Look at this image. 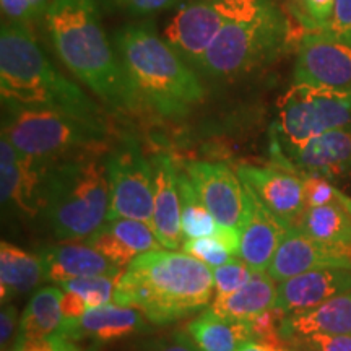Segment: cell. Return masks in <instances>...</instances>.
<instances>
[{
	"label": "cell",
	"instance_id": "5bb4252c",
	"mask_svg": "<svg viewBox=\"0 0 351 351\" xmlns=\"http://www.w3.org/2000/svg\"><path fill=\"white\" fill-rule=\"evenodd\" d=\"M324 269L351 270V245L320 243L296 228H288L267 271L280 283L306 271Z\"/></svg>",
	"mask_w": 351,
	"mask_h": 351
},
{
	"label": "cell",
	"instance_id": "74e56055",
	"mask_svg": "<svg viewBox=\"0 0 351 351\" xmlns=\"http://www.w3.org/2000/svg\"><path fill=\"white\" fill-rule=\"evenodd\" d=\"M322 32L351 44V0H335L332 19Z\"/></svg>",
	"mask_w": 351,
	"mask_h": 351
},
{
	"label": "cell",
	"instance_id": "7c38bea8",
	"mask_svg": "<svg viewBox=\"0 0 351 351\" xmlns=\"http://www.w3.org/2000/svg\"><path fill=\"white\" fill-rule=\"evenodd\" d=\"M184 171L218 225L241 230L247 213V191L238 173L225 163L208 161H191Z\"/></svg>",
	"mask_w": 351,
	"mask_h": 351
},
{
	"label": "cell",
	"instance_id": "44dd1931",
	"mask_svg": "<svg viewBox=\"0 0 351 351\" xmlns=\"http://www.w3.org/2000/svg\"><path fill=\"white\" fill-rule=\"evenodd\" d=\"M314 335H351V293L283 319L282 337L289 345Z\"/></svg>",
	"mask_w": 351,
	"mask_h": 351
},
{
	"label": "cell",
	"instance_id": "d590c367",
	"mask_svg": "<svg viewBox=\"0 0 351 351\" xmlns=\"http://www.w3.org/2000/svg\"><path fill=\"white\" fill-rule=\"evenodd\" d=\"M10 351H82L75 341L62 335H51L44 339H20L16 337Z\"/></svg>",
	"mask_w": 351,
	"mask_h": 351
},
{
	"label": "cell",
	"instance_id": "52a82bcc",
	"mask_svg": "<svg viewBox=\"0 0 351 351\" xmlns=\"http://www.w3.org/2000/svg\"><path fill=\"white\" fill-rule=\"evenodd\" d=\"M2 134L21 155L54 163L64 158L101 153L109 132L104 122L88 121L56 109H7Z\"/></svg>",
	"mask_w": 351,
	"mask_h": 351
},
{
	"label": "cell",
	"instance_id": "30bf717a",
	"mask_svg": "<svg viewBox=\"0 0 351 351\" xmlns=\"http://www.w3.org/2000/svg\"><path fill=\"white\" fill-rule=\"evenodd\" d=\"M254 0H194L171 16L163 32L165 41L197 69L215 39L232 19Z\"/></svg>",
	"mask_w": 351,
	"mask_h": 351
},
{
	"label": "cell",
	"instance_id": "7bdbcfd3",
	"mask_svg": "<svg viewBox=\"0 0 351 351\" xmlns=\"http://www.w3.org/2000/svg\"><path fill=\"white\" fill-rule=\"evenodd\" d=\"M241 351H298L296 348H293L291 345H285V346H270V345H262L257 343V341H249L243 346Z\"/></svg>",
	"mask_w": 351,
	"mask_h": 351
},
{
	"label": "cell",
	"instance_id": "f546056e",
	"mask_svg": "<svg viewBox=\"0 0 351 351\" xmlns=\"http://www.w3.org/2000/svg\"><path fill=\"white\" fill-rule=\"evenodd\" d=\"M215 298H225L236 293L251 280L254 270L241 257H231L223 265L212 270Z\"/></svg>",
	"mask_w": 351,
	"mask_h": 351
},
{
	"label": "cell",
	"instance_id": "ac0fdd59",
	"mask_svg": "<svg viewBox=\"0 0 351 351\" xmlns=\"http://www.w3.org/2000/svg\"><path fill=\"white\" fill-rule=\"evenodd\" d=\"M155 173V205L152 228L165 249L182 247L181 195H179V169L173 158L160 153L152 160Z\"/></svg>",
	"mask_w": 351,
	"mask_h": 351
},
{
	"label": "cell",
	"instance_id": "ee69618b",
	"mask_svg": "<svg viewBox=\"0 0 351 351\" xmlns=\"http://www.w3.org/2000/svg\"><path fill=\"white\" fill-rule=\"evenodd\" d=\"M52 2H54V0H32V3H33V7H34V12H36V15H38L39 20L46 19L47 10H49V8H51Z\"/></svg>",
	"mask_w": 351,
	"mask_h": 351
},
{
	"label": "cell",
	"instance_id": "1f68e13d",
	"mask_svg": "<svg viewBox=\"0 0 351 351\" xmlns=\"http://www.w3.org/2000/svg\"><path fill=\"white\" fill-rule=\"evenodd\" d=\"M181 249L182 252L191 254V256H194L199 258V261L207 263L212 270L217 269L219 265H223V263H226L231 257H234L225 245L219 243L217 236L213 234L205 236V238L184 241Z\"/></svg>",
	"mask_w": 351,
	"mask_h": 351
},
{
	"label": "cell",
	"instance_id": "e0dca14e",
	"mask_svg": "<svg viewBox=\"0 0 351 351\" xmlns=\"http://www.w3.org/2000/svg\"><path fill=\"white\" fill-rule=\"evenodd\" d=\"M345 293H351V270L324 269L306 271L278 283L276 309L285 315L302 313Z\"/></svg>",
	"mask_w": 351,
	"mask_h": 351
},
{
	"label": "cell",
	"instance_id": "7a4b0ae2",
	"mask_svg": "<svg viewBox=\"0 0 351 351\" xmlns=\"http://www.w3.org/2000/svg\"><path fill=\"white\" fill-rule=\"evenodd\" d=\"M44 21L57 56L78 80L116 111L138 108L93 0H54Z\"/></svg>",
	"mask_w": 351,
	"mask_h": 351
},
{
	"label": "cell",
	"instance_id": "d6986e66",
	"mask_svg": "<svg viewBox=\"0 0 351 351\" xmlns=\"http://www.w3.org/2000/svg\"><path fill=\"white\" fill-rule=\"evenodd\" d=\"M287 231L288 226L247 191V213L239 230V257L254 271L269 269Z\"/></svg>",
	"mask_w": 351,
	"mask_h": 351
},
{
	"label": "cell",
	"instance_id": "7402d4cb",
	"mask_svg": "<svg viewBox=\"0 0 351 351\" xmlns=\"http://www.w3.org/2000/svg\"><path fill=\"white\" fill-rule=\"evenodd\" d=\"M276 300H278V283L267 270H256L243 288L230 296L215 298L208 309L221 317L249 322L257 315L275 309Z\"/></svg>",
	"mask_w": 351,
	"mask_h": 351
},
{
	"label": "cell",
	"instance_id": "836d02e7",
	"mask_svg": "<svg viewBox=\"0 0 351 351\" xmlns=\"http://www.w3.org/2000/svg\"><path fill=\"white\" fill-rule=\"evenodd\" d=\"M127 351H200L187 332L173 330L169 333L143 339Z\"/></svg>",
	"mask_w": 351,
	"mask_h": 351
},
{
	"label": "cell",
	"instance_id": "cb8c5ba5",
	"mask_svg": "<svg viewBox=\"0 0 351 351\" xmlns=\"http://www.w3.org/2000/svg\"><path fill=\"white\" fill-rule=\"evenodd\" d=\"M187 333L200 351H241L252 341L249 322L221 317L210 309L189 324Z\"/></svg>",
	"mask_w": 351,
	"mask_h": 351
},
{
	"label": "cell",
	"instance_id": "f35d334b",
	"mask_svg": "<svg viewBox=\"0 0 351 351\" xmlns=\"http://www.w3.org/2000/svg\"><path fill=\"white\" fill-rule=\"evenodd\" d=\"M0 5H2L3 19H7L3 21L25 25L28 28L29 25L39 21L32 0H0Z\"/></svg>",
	"mask_w": 351,
	"mask_h": 351
},
{
	"label": "cell",
	"instance_id": "ffe728a7",
	"mask_svg": "<svg viewBox=\"0 0 351 351\" xmlns=\"http://www.w3.org/2000/svg\"><path fill=\"white\" fill-rule=\"evenodd\" d=\"M38 254L47 280L56 285L82 276L117 275L125 269L116 265L85 241H62V244L47 245Z\"/></svg>",
	"mask_w": 351,
	"mask_h": 351
},
{
	"label": "cell",
	"instance_id": "83f0119b",
	"mask_svg": "<svg viewBox=\"0 0 351 351\" xmlns=\"http://www.w3.org/2000/svg\"><path fill=\"white\" fill-rule=\"evenodd\" d=\"M121 274L82 276V278L67 280V282L56 285V287L64 289V291L75 293V295L80 296L82 300L86 302V306L91 309V307L109 304V302L114 301V293H116Z\"/></svg>",
	"mask_w": 351,
	"mask_h": 351
},
{
	"label": "cell",
	"instance_id": "3957f363",
	"mask_svg": "<svg viewBox=\"0 0 351 351\" xmlns=\"http://www.w3.org/2000/svg\"><path fill=\"white\" fill-rule=\"evenodd\" d=\"M114 43L138 108L176 119L204 101L199 77L153 28L125 26L116 33Z\"/></svg>",
	"mask_w": 351,
	"mask_h": 351
},
{
	"label": "cell",
	"instance_id": "b9f144b4",
	"mask_svg": "<svg viewBox=\"0 0 351 351\" xmlns=\"http://www.w3.org/2000/svg\"><path fill=\"white\" fill-rule=\"evenodd\" d=\"M90 307L86 306V302L82 300L80 296L75 295V293H70V291H64L62 296V314H64V322L67 320H75L78 317H82L83 314Z\"/></svg>",
	"mask_w": 351,
	"mask_h": 351
},
{
	"label": "cell",
	"instance_id": "8992f818",
	"mask_svg": "<svg viewBox=\"0 0 351 351\" xmlns=\"http://www.w3.org/2000/svg\"><path fill=\"white\" fill-rule=\"evenodd\" d=\"M288 38V19L275 0H254L225 25L197 69L213 80H236L275 59Z\"/></svg>",
	"mask_w": 351,
	"mask_h": 351
},
{
	"label": "cell",
	"instance_id": "8d00e7d4",
	"mask_svg": "<svg viewBox=\"0 0 351 351\" xmlns=\"http://www.w3.org/2000/svg\"><path fill=\"white\" fill-rule=\"evenodd\" d=\"M298 351H351V335H314L291 343Z\"/></svg>",
	"mask_w": 351,
	"mask_h": 351
},
{
	"label": "cell",
	"instance_id": "5b68a950",
	"mask_svg": "<svg viewBox=\"0 0 351 351\" xmlns=\"http://www.w3.org/2000/svg\"><path fill=\"white\" fill-rule=\"evenodd\" d=\"M39 213L59 241H85L106 225V158L86 153L51 163L44 176Z\"/></svg>",
	"mask_w": 351,
	"mask_h": 351
},
{
	"label": "cell",
	"instance_id": "2e32d148",
	"mask_svg": "<svg viewBox=\"0 0 351 351\" xmlns=\"http://www.w3.org/2000/svg\"><path fill=\"white\" fill-rule=\"evenodd\" d=\"M278 166L328 181L351 173V125L328 130L280 160Z\"/></svg>",
	"mask_w": 351,
	"mask_h": 351
},
{
	"label": "cell",
	"instance_id": "9a60e30c",
	"mask_svg": "<svg viewBox=\"0 0 351 351\" xmlns=\"http://www.w3.org/2000/svg\"><path fill=\"white\" fill-rule=\"evenodd\" d=\"M148 324L150 322L135 307L109 302L91 307L75 320L64 322L57 335H62L72 341L86 339L95 341L96 345H104L140 335L148 330Z\"/></svg>",
	"mask_w": 351,
	"mask_h": 351
},
{
	"label": "cell",
	"instance_id": "9c48e42d",
	"mask_svg": "<svg viewBox=\"0 0 351 351\" xmlns=\"http://www.w3.org/2000/svg\"><path fill=\"white\" fill-rule=\"evenodd\" d=\"M109 182L108 221L130 218L152 225L155 205L153 163L134 138L121 140L106 156Z\"/></svg>",
	"mask_w": 351,
	"mask_h": 351
},
{
	"label": "cell",
	"instance_id": "ba28073f",
	"mask_svg": "<svg viewBox=\"0 0 351 351\" xmlns=\"http://www.w3.org/2000/svg\"><path fill=\"white\" fill-rule=\"evenodd\" d=\"M351 125V90L293 83L276 103L271 152L278 163L309 140Z\"/></svg>",
	"mask_w": 351,
	"mask_h": 351
},
{
	"label": "cell",
	"instance_id": "4316f807",
	"mask_svg": "<svg viewBox=\"0 0 351 351\" xmlns=\"http://www.w3.org/2000/svg\"><path fill=\"white\" fill-rule=\"evenodd\" d=\"M179 195H181V219L184 241L205 238L217 231L218 223L202 204L195 189L189 181L186 171L179 169Z\"/></svg>",
	"mask_w": 351,
	"mask_h": 351
},
{
	"label": "cell",
	"instance_id": "4fadbf2b",
	"mask_svg": "<svg viewBox=\"0 0 351 351\" xmlns=\"http://www.w3.org/2000/svg\"><path fill=\"white\" fill-rule=\"evenodd\" d=\"M239 179L261 204L285 226L293 228L304 212L302 178L283 166L239 165Z\"/></svg>",
	"mask_w": 351,
	"mask_h": 351
},
{
	"label": "cell",
	"instance_id": "d4e9b609",
	"mask_svg": "<svg viewBox=\"0 0 351 351\" xmlns=\"http://www.w3.org/2000/svg\"><path fill=\"white\" fill-rule=\"evenodd\" d=\"M64 289L59 287L41 288L26 304L20 319V339H44L57 335L64 324Z\"/></svg>",
	"mask_w": 351,
	"mask_h": 351
},
{
	"label": "cell",
	"instance_id": "8fae6325",
	"mask_svg": "<svg viewBox=\"0 0 351 351\" xmlns=\"http://www.w3.org/2000/svg\"><path fill=\"white\" fill-rule=\"evenodd\" d=\"M293 78L328 90H351V44L324 32H306L298 46Z\"/></svg>",
	"mask_w": 351,
	"mask_h": 351
},
{
	"label": "cell",
	"instance_id": "603a6c76",
	"mask_svg": "<svg viewBox=\"0 0 351 351\" xmlns=\"http://www.w3.org/2000/svg\"><path fill=\"white\" fill-rule=\"evenodd\" d=\"M47 280L39 254H29L15 244H0V300L2 304L32 291Z\"/></svg>",
	"mask_w": 351,
	"mask_h": 351
},
{
	"label": "cell",
	"instance_id": "f6af8a7d",
	"mask_svg": "<svg viewBox=\"0 0 351 351\" xmlns=\"http://www.w3.org/2000/svg\"><path fill=\"white\" fill-rule=\"evenodd\" d=\"M339 202H340L341 205H343L345 210H346V212L350 213V217H351V197L345 195L343 192H340V191H339Z\"/></svg>",
	"mask_w": 351,
	"mask_h": 351
},
{
	"label": "cell",
	"instance_id": "277c9868",
	"mask_svg": "<svg viewBox=\"0 0 351 351\" xmlns=\"http://www.w3.org/2000/svg\"><path fill=\"white\" fill-rule=\"evenodd\" d=\"M0 96L5 109H56L104 122L93 101L47 60L32 28L10 21L0 29Z\"/></svg>",
	"mask_w": 351,
	"mask_h": 351
},
{
	"label": "cell",
	"instance_id": "6da1fadb",
	"mask_svg": "<svg viewBox=\"0 0 351 351\" xmlns=\"http://www.w3.org/2000/svg\"><path fill=\"white\" fill-rule=\"evenodd\" d=\"M212 269L186 252L140 254L121 274L114 304L135 307L153 326L181 320L205 309L213 296Z\"/></svg>",
	"mask_w": 351,
	"mask_h": 351
},
{
	"label": "cell",
	"instance_id": "d6a6232c",
	"mask_svg": "<svg viewBox=\"0 0 351 351\" xmlns=\"http://www.w3.org/2000/svg\"><path fill=\"white\" fill-rule=\"evenodd\" d=\"M85 243L90 244L91 247H95L96 251L103 254L104 257L109 258V261L119 267H127L135 257H137L124 243H122V241L117 239L106 226H101L98 231L90 236V238L85 239Z\"/></svg>",
	"mask_w": 351,
	"mask_h": 351
},
{
	"label": "cell",
	"instance_id": "e575fe53",
	"mask_svg": "<svg viewBox=\"0 0 351 351\" xmlns=\"http://www.w3.org/2000/svg\"><path fill=\"white\" fill-rule=\"evenodd\" d=\"M302 178V195H304V207H322L339 202V189L326 178L320 176H301Z\"/></svg>",
	"mask_w": 351,
	"mask_h": 351
},
{
	"label": "cell",
	"instance_id": "4dcf8cb0",
	"mask_svg": "<svg viewBox=\"0 0 351 351\" xmlns=\"http://www.w3.org/2000/svg\"><path fill=\"white\" fill-rule=\"evenodd\" d=\"M288 5L306 32H322L332 19L335 0H288Z\"/></svg>",
	"mask_w": 351,
	"mask_h": 351
},
{
	"label": "cell",
	"instance_id": "60d3db41",
	"mask_svg": "<svg viewBox=\"0 0 351 351\" xmlns=\"http://www.w3.org/2000/svg\"><path fill=\"white\" fill-rule=\"evenodd\" d=\"M16 330H20L19 309L10 302H7V306L3 304L2 314H0V346H2V351L12 350V340Z\"/></svg>",
	"mask_w": 351,
	"mask_h": 351
},
{
	"label": "cell",
	"instance_id": "484cf974",
	"mask_svg": "<svg viewBox=\"0 0 351 351\" xmlns=\"http://www.w3.org/2000/svg\"><path fill=\"white\" fill-rule=\"evenodd\" d=\"M293 228L320 243L351 245V217L340 202L304 208Z\"/></svg>",
	"mask_w": 351,
	"mask_h": 351
},
{
	"label": "cell",
	"instance_id": "f1b7e54d",
	"mask_svg": "<svg viewBox=\"0 0 351 351\" xmlns=\"http://www.w3.org/2000/svg\"><path fill=\"white\" fill-rule=\"evenodd\" d=\"M104 226H106L117 239L122 241L135 256L165 249L160 241H158L152 225H148V223L130 218H117L111 219V221H106Z\"/></svg>",
	"mask_w": 351,
	"mask_h": 351
},
{
	"label": "cell",
	"instance_id": "ab89813d",
	"mask_svg": "<svg viewBox=\"0 0 351 351\" xmlns=\"http://www.w3.org/2000/svg\"><path fill=\"white\" fill-rule=\"evenodd\" d=\"M127 13L134 16H148L165 12L181 3L182 0H116Z\"/></svg>",
	"mask_w": 351,
	"mask_h": 351
}]
</instances>
